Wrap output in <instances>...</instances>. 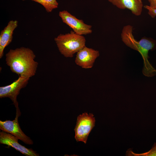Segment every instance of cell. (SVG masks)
<instances>
[{
	"mask_svg": "<svg viewBox=\"0 0 156 156\" xmlns=\"http://www.w3.org/2000/svg\"><path fill=\"white\" fill-rule=\"evenodd\" d=\"M36 57L30 48L21 47L9 50L5 55L6 63L12 72L30 78L35 75L38 64L35 60Z\"/></svg>",
	"mask_w": 156,
	"mask_h": 156,
	"instance_id": "6da1fadb",
	"label": "cell"
},
{
	"mask_svg": "<svg viewBox=\"0 0 156 156\" xmlns=\"http://www.w3.org/2000/svg\"><path fill=\"white\" fill-rule=\"evenodd\" d=\"M60 53L66 57H72L76 53L85 46L86 39L71 30L70 33L60 34L54 38Z\"/></svg>",
	"mask_w": 156,
	"mask_h": 156,
	"instance_id": "7a4b0ae2",
	"label": "cell"
},
{
	"mask_svg": "<svg viewBox=\"0 0 156 156\" xmlns=\"http://www.w3.org/2000/svg\"><path fill=\"white\" fill-rule=\"evenodd\" d=\"M29 79L30 78L19 76L17 79L11 84L0 87V98L8 97L10 99L16 108V116L19 117L21 115L17 100V96L21 89L27 85Z\"/></svg>",
	"mask_w": 156,
	"mask_h": 156,
	"instance_id": "3957f363",
	"label": "cell"
},
{
	"mask_svg": "<svg viewBox=\"0 0 156 156\" xmlns=\"http://www.w3.org/2000/svg\"><path fill=\"white\" fill-rule=\"evenodd\" d=\"M95 118L92 113L85 112L79 115L74 129L76 141L86 144L89 133L95 126Z\"/></svg>",
	"mask_w": 156,
	"mask_h": 156,
	"instance_id": "277c9868",
	"label": "cell"
},
{
	"mask_svg": "<svg viewBox=\"0 0 156 156\" xmlns=\"http://www.w3.org/2000/svg\"><path fill=\"white\" fill-rule=\"evenodd\" d=\"M59 15L63 22L72 29L76 34L83 35L92 32L91 25L85 23L82 20L77 19L67 11H60Z\"/></svg>",
	"mask_w": 156,
	"mask_h": 156,
	"instance_id": "5b68a950",
	"label": "cell"
},
{
	"mask_svg": "<svg viewBox=\"0 0 156 156\" xmlns=\"http://www.w3.org/2000/svg\"><path fill=\"white\" fill-rule=\"evenodd\" d=\"M18 118L16 116L13 120H9L2 121L0 120V129L2 131L13 135L26 144H33V141L21 130L18 122Z\"/></svg>",
	"mask_w": 156,
	"mask_h": 156,
	"instance_id": "8992f818",
	"label": "cell"
},
{
	"mask_svg": "<svg viewBox=\"0 0 156 156\" xmlns=\"http://www.w3.org/2000/svg\"><path fill=\"white\" fill-rule=\"evenodd\" d=\"M99 55V51L85 46L77 52L75 62L83 68H90Z\"/></svg>",
	"mask_w": 156,
	"mask_h": 156,
	"instance_id": "52a82bcc",
	"label": "cell"
},
{
	"mask_svg": "<svg viewBox=\"0 0 156 156\" xmlns=\"http://www.w3.org/2000/svg\"><path fill=\"white\" fill-rule=\"evenodd\" d=\"M18 139L13 135L2 131L0 132V143L12 147L27 156H39L32 148H28L18 142Z\"/></svg>",
	"mask_w": 156,
	"mask_h": 156,
	"instance_id": "ba28073f",
	"label": "cell"
},
{
	"mask_svg": "<svg viewBox=\"0 0 156 156\" xmlns=\"http://www.w3.org/2000/svg\"><path fill=\"white\" fill-rule=\"evenodd\" d=\"M18 21L11 20L7 25L2 30L0 34V59L3 57L5 48L12 42L14 29L17 27Z\"/></svg>",
	"mask_w": 156,
	"mask_h": 156,
	"instance_id": "9c48e42d",
	"label": "cell"
},
{
	"mask_svg": "<svg viewBox=\"0 0 156 156\" xmlns=\"http://www.w3.org/2000/svg\"><path fill=\"white\" fill-rule=\"evenodd\" d=\"M113 5L121 9H127L136 16L142 14L143 7L142 0H108Z\"/></svg>",
	"mask_w": 156,
	"mask_h": 156,
	"instance_id": "30bf717a",
	"label": "cell"
},
{
	"mask_svg": "<svg viewBox=\"0 0 156 156\" xmlns=\"http://www.w3.org/2000/svg\"><path fill=\"white\" fill-rule=\"evenodd\" d=\"M25 1L26 0H22ZM41 4L48 12H51L52 10L57 8L58 3L56 0H31Z\"/></svg>",
	"mask_w": 156,
	"mask_h": 156,
	"instance_id": "8fae6325",
	"label": "cell"
},
{
	"mask_svg": "<svg viewBox=\"0 0 156 156\" xmlns=\"http://www.w3.org/2000/svg\"><path fill=\"white\" fill-rule=\"evenodd\" d=\"M126 155L135 156H156V143L153 145L152 148L149 151L144 153L137 154L133 153L131 150H128Z\"/></svg>",
	"mask_w": 156,
	"mask_h": 156,
	"instance_id": "7c38bea8",
	"label": "cell"
},
{
	"mask_svg": "<svg viewBox=\"0 0 156 156\" xmlns=\"http://www.w3.org/2000/svg\"><path fill=\"white\" fill-rule=\"evenodd\" d=\"M144 7L148 10V14L152 18H154L156 16V9L153 8L148 5H145Z\"/></svg>",
	"mask_w": 156,
	"mask_h": 156,
	"instance_id": "4fadbf2b",
	"label": "cell"
},
{
	"mask_svg": "<svg viewBox=\"0 0 156 156\" xmlns=\"http://www.w3.org/2000/svg\"><path fill=\"white\" fill-rule=\"evenodd\" d=\"M149 3V6L156 9V0H147Z\"/></svg>",
	"mask_w": 156,
	"mask_h": 156,
	"instance_id": "5bb4252c",
	"label": "cell"
}]
</instances>
